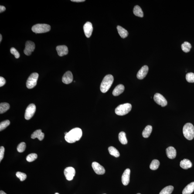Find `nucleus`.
Here are the masks:
<instances>
[{
	"instance_id": "obj_22",
	"label": "nucleus",
	"mask_w": 194,
	"mask_h": 194,
	"mask_svg": "<svg viewBox=\"0 0 194 194\" xmlns=\"http://www.w3.org/2000/svg\"><path fill=\"white\" fill-rule=\"evenodd\" d=\"M117 32H118L119 35L122 38L124 39L127 37L128 35V32L126 30L122 27L118 26L117 27Z\"/></svg>"
},
{
	"instance_id": "obj_24",
	"label": "nucleus",
	"mask_w": 194,
	"mask_h": 194,
	"mask_svg": "<svg viewBox=\"0 0 194 194\" xmlns=\"http://www.w3.org/2000/svg\"><path fill=\"white\" fill-rule=\"evenodd\" d=\"M133 12L136 16L143 17H144V13L141 7L138 5H136L134 7Z\"/></svg>"
},
{
	"instance_id": "obj_17",
	"label": "nucleus",
	"mask_w": 194,
	"mask_h": 194,
	"mask_svg": "<svg viewBox=\"0 0 194 194\" xmlns=\"http://www.w3.org/2000/svg\"><path fill=\"white\" fill-rule=\"evenodd\" d=\"M166 154L167 156L170 159H174L176 156L177 151L174 147L170 146L166 148Z\"/></svg>"
},
{
	"instance_id": "obj_12",
	"label": "nucleus",
	"mask_w": 194,
	"mask_h": 194,
	"mask_svg": "<svg viewBox=\"0 0 194 194\" xmlns=\"http://www.w3.org/2000/svg\"><path fill=\"white\" fill-rule=\"evenodd\" d=\"M83 30L86 37L89 38L91 36L93 31L92 24L90 22H87L83 26Z\"/></svg>"
},
{
	"instance_id": "obj_30",
	"label": "nucleus",
	"mask_w": 194,
	"mask_h": 194,
	"mask_svg": "<svg viewBox=\"0 0 194 194\" xmlns=\"http://www.w3.org/2000/svg\"><path fill=\"white\" fill-rule=\"evenodd\" d=\"M160 165L159 161L158 160H153L150 166V168L152 170H156L158 169Z\"/></svg>"
},
{
	"instance_id": "obj_23",
	"label": "nucleus",
	"mask_w": 194,
	"mask_h": 194,
	"mask_svg": "<svg viewBox=\"0 0 194 194\" xmlns=\"http://www.w3.org/2000/svg\"><path fill=\"white\" fill-rule=\"evenodd\" d=\"M152 130V127L151 126H147L142 132L143 137L144 138H148L150 135Z\"/></svg>"
},
{
	"instance_id": "obj_34",
	"label": "nucleus",
	"mask_w": 194,
	"mask_h": 194,
	"mask_svg": "<svg viewBox=\"0 0 194 194\" xmlns=\"http://www.w3.org/2000/svg\"><path fill=\"white\" fill-rule=\"evenodd\" d=\"M186 79L187 81L189 83H194V73H189L186 75Z\"/></svg>"
},
{
	"instance_id": "obj_15",
	"label": "nucleus",
	"mask_w": 194,
	"mask_h": 194,
	"mask_svg": "<svg viewBox=\"0 0 194 194\" xmlns=\"http://www.w3.org/2000/svg\"><path fill=\"white\" fill-rule=\"evenodd\" d=\"M73 80V75L70 71H68L65 73L62 79V82L66 84H69L72 83Z\"/></svg>"
},
{
	"instance_id": "obj_40",
	"label": "nucleus",
	"mask_w": 194,
	"mask_h": 194,
	"mask_svg": "<svg viewBox=\"0 0 194 194\" xmlns=\"http://www.w3.org/2000/svg\"><path fill=\"white\" fill-rule=\"evenodd\" d=\"M71 1L73 2L80 3L85 2V0H71Z\"/></svg>"
},
{
	"instance_id": "obj_32",
	"label": "nucleus",
	"mask_w": 194,
	"mask_h": 194,
	"mask_svg": "<svg viewBox=\"0 0 194 194\" xmlns=\"http://www.w3.org/2000/svg\"><path fill=\"white\" fill-rule=\"evenodd\" d=\"M38 158V155L36 154L32 153L29 154L26 157L27 161L29 162H32L35 161Z\"/></svg>"
},
{
	"instance_id": "obj_33",
	"label": "nucleus",
	"mask_w": 194,
	"mask_h": 194,
	"mask_svg": "<svg viewBox=\"0 0 194 194\" xmlns=\"http://www.w3.org/2000/svg\"><path fill=\"white\" fill-rule=\"evenodd\" d=\"M26 148V144L25 142H22L18 144L17 147V150L19 152H23L25 151Z\"/></svg>"
},
{
	"instance_id": "obj_45",
	"label": "nucleus",
	"mask_w": 194,
	"mask_h": 194,
	"mask_svg": "<svg viewBox=\"0 0 194 194\" xmlns=\"http://www.w3.org/2000/svg\"><path fill=\"white\" fill-rule=\"evenodd\" d=\"M141 194V193H138V194Z\"/></svg>"
},
{
	"instance_id": "obj_9",
	"label": "nucleus",
	"mask_w": 194,
	"mask_h": 194,
	"mask_svg": "<svg viewBox=\"0 0 194 194\" xmlns=\"http://www.w3.org/2000/svg\"><path fill=\"white\" fill-rule=\"evenodd\" d=\"M35 44L32 41H28L25 44V48L24 50V53L26 56H29L32 54L35 49Z\"/></svg>"
},
{
	"instance_id": "obj_3",
	"label": "nucleus",
	"mask_w": 194,
	"mask_h": 194,
	"mask_svg": "<svg viewBox=\"0 0 194 194\" xmlns=\"http://www.w3.org/2000/svg\"><path fill=\"white\" fill-rule=\"evenodd\" d=\"M183 134L185 138L189 140L193 139L194 137V127L191 123H187L184 126Z\"/></svg>"
},
{
	"instance_id": "obj_8",
	"label": "nucleus",
	"mask_w": 194,
	"mask_h": 194,
	"mask_svg": "<svg viewBox=\"0 0 194 194\" xmlns=\"http://www.w3.org/2000/svg\"><path fill=\"white\" fill-rule=\"evenodd\" d=\"M154 101L162 107H165L167 105V101L165 97L159 93H156L154 97Z\"/></svg>"
},
{
	"instance_id": "obj_19",
	"label": "nucleus",
	"mask_w": 194,
	"mask_h": 194,
	"mask_svg": "<svg viewBox=\"0 0 194 194\" xmlns=\"http://www.w3.org/2000/svg\"><path fill=\"white\" fill-rule=\"evenodd\" d=\"M124 85L120 84L116 86L113 90V95L114 96H118L124 92Z\"/></svg>"
},
{
	"instance_id": "obj_1",
	"label": "nucleus",
	"mask_w": 194,
	"mask_h": 194,
	"mask_svg": "<svg viewBox=\"0 0 194 194\" xmlns=\"http://www.w3.org/2000/svg\"><path fill=\"white\" fill-rule=\"evenodd\" d=\"M83 136L81 129L76 128L73 129L65 136V139L68 143H73L80 140Z\"/></svg>"
},
{
	"instance_id": "obj_26",
	"label": "nucleus",
	"mask_w": 194,
	"mask_h": 194,
	"mask_svg": "<svg viewBox=\"0 0 194 194\" xmlns=\"http://www.w3.org/2000/svg\"><path fill=\"white\" fill-rule=\"evenodd\" d=\"M10 108V105L6 103H1L0 104V113L3 114L6 112Z\"/></svg>"
},
{
	"instance_id": "obj_18",
	"label": "nucleus",
	"mask_w": 194,
	"mask_h": 194,
	"mask_svg": "<svg viewBox=\"0 0 194 194\" xmlns=\"http://www.w3.org/2000/svg\"><path fill=\"white\" fill-rule=\"evenodd\" d=\"M44 134L42 132V130H38L35 131L31 136L32 139L38 138L40 141H42L44 137Z\"/></svg>"
},
{
	"instance_id": "obj_35",
	"label": "nucleus",
	"mask_w": 194,
	"mask_h": 194,
	"mask_svg": "<svg viewBox=\"0 0 194 194\" xmlns=\"http://www.w3.org/2000/svg\"><path fill=\"white\" fill-rule=\"evenodd\" d=\"M16 175L17 177L19 178L21 181H25L27 178V175L26 174L21 172H17Z\"/></svg>"
},
{
	"instance_id": "obj_41",
	"label": "nucleus",
	"mask_w": 194,
	"mask_h": 194,
	"mask_svg": "<svg viewBox=\"0 0 194 194\" xmlns=\"http://www.w3.org/2000/svg\"><path fill=\"white\" fill-rule=\"evenodd\" d=\"M0 194H7L5 192L2 191H1L0 192Z\"/></svg>"
},
{
	"instance_id": "obj_14",
	"label": "nucleus",
	"mask_w": 194,
	"mask_h": 194,
	"mask_svg": "<svg viewBox=\"0 0 194 194\" xmlns=\"http://www.w3.org/2000/svg\"><path fill=\"white\" fill-rule=\"evenodd\" d=\"M148 71V66L146 65L143 66L137 73V77L139 80H142L146 76Z\"/></svg>"
},
{
	"instance_id": "obj_42",
	"label": "nucleus",
	"mask_w": 194,
	"mask_h": 194,
	"mask_svg": "<svg viewBox=\"0 0 194 194\" xmlns=\"http://www.w3.org/2000/svg\"><path fill=\"white\" fill-rule=\"evenodd\" d=\"M2 35H0V42H1L2 40Z\"/></svg>"
},
{
	"instance_id": "obj_6",
	"label": "nucleus",
	"mask_w": 194,
	"mask_h": 194,
	"mask_svg": "<svg viewBox=\"0 0 194 194\" xmlns=\"http://www.w3.org/2000/svg\"><path fill=\"white\" fill-rule=\"evenodd\" d=\"M39 77V74L37 73H32L28 78L26 82V86L29 89H32L36 86Z\"/></svg>"
},
{
	"instance_id": "obj_31",
	"label": "nucleus",
	"mask_w": 194,
	"mask_h": 194,
	"mask_svg": "<svg viewBox=\"0 0 194 194\" xmlns=\"http://www.w3.org/2000/svg\"><path fill=\"white\" fill-rule=\"evenodd\" d=\"M10 124V122L9 120H5L1 122L0 124V131H1L5 129Z\"/></svg>"
},
{
	"instance_id": "obj_39",
	"label": "nucleus",
	"mask_w": 194,
	"mask_h": 194,
	"mask_svg": "<svg viewBox=\"0 0 194 194\" xmlns=\"http://www.w3.org/2000/svg\"><path fill=\"white\" fill-rule=\"evenodd\" d=\"M5 9H6V8L5 6H3V5L0 6V13H1L5 11Z\"/></svg>"
},
{
	"instance_id": "obj_37",
	"label": "nucleus",
	"mask_w": 194,
	"mask_h": 194,
	"mask_svg": "<svg viewBox=\"0 0 194 194\" xmlns=\"http://www.w3.org/2000/svg\"><path fill=\"white\" fill-rule=\"evenodd\" d=\"M5 148L3 146H1L0 148V162L3 159L5 154Z\"/></svg>"
},
{
	"instance_id": "obj_2",
	"label": "nucleus",
	"mask_w": 194,
	"mask_h": 194,
	"mask_svg": "<svg viewBox=\"0 0 194 194\" xmlns=\"http://www.w3.org/2000/svg\"><path fill=\"white\" fill-rule=\"evenodd\" d=\"M114 77L111 75L106 76L103 79L100 85V90L103 93H106L111 87L114 81Z\"/></svg>"
},
{
	"instance_id": "obj_20",
	"label": "nucleus",
	"mask_w": 194,
	"mask_h": 194,
	"mask_svg": "<svg viewBox=\"0 0 194 194\" xmlns=\"http://www.w3.org/2000/svg\"><path fill=\"white\" fill-rule=\"evenodd\" d=\"M194 191V182H192L187 185L183 191V194H191Z\"/></svg>"
},
{
	"instance_id": "obj_38",
	"label": "nucleus",
	"mask_w": 194,
	"mask_h": 194,
	"mask_svg": "<svg viewBox=\"0 0 194 194\" xmlns=\"http://www.w3.org/2000/svg\"><path fill=\"white\" fill-rule=\"evenodd\" d=\"M6 83V81L3 77H0V87H2Z\"/></svg>"
},
{
	"instance_id": "obj_25",
	"label": "nucleus",
	"mask_w": 194,
	"mask_h": 194,
	"mask_svg": "<svg viewBox=\"0 0 194 194\" xmlns=\"http://www.w3.org/2000/svg\"><path fill=\"white\" fill-rule=\"evenodd\" d=\"M119 140L122 144H127V141L126 133L124 132H121L119 134Z\"/></svg>"
},
{
	"instance_id": "obj_4",
	"label": "nucleus",
	"mask_w": 194,
	"mask_h": 194,
	"mask_svg": "<svg viewBox=\"0 0 194 194\" xmlns=\"http://www.w3.org/2000/svg\"><path fill=\"white\" fill-rule=\"evenodd\" d=\"M132 106L129 103H126L119 105L115 109V113L117 115L123 116L130 112L132 109Z\"/></svg>"
},
{
	"instance_id": "obj_7",
	"label": "nucleus",
	"mask_w": 194,
	"mask_h": 194,
	"mask_svg": "<svg viewBox=\"0 0 194 194\" xmlns=\"http://www.w3.org/2000/svg\"><path fill=\"white\" fill-rule=\"evenodd\" d=\"M36 107L33 104H30L27 107L25 111V117L26 120H29L32 118L36 111Z\"/></svg>"
},
{
	"instance_id": "obj_13",
	"label": "nucleus",
	"mask_w": 194,
	"mask_h": 194,
	"mask_svg": "<svg viewBox=\"0 0 194 194\" xmlns=\"http://www.w3.org/2000/svg\"><path fill=\"white\" fill-rule=\"evenodd\" d=\"M130 173L131 171L129 168H127L123 174L122 177V181L124 185H127L129 183Z\"/></svg>"
},
{
	"instance_id": "obj_27",
	"label": "nucleus",
	"mask_w": 194,
	"mask_h": 194,
	"mask_svg": "<svg viewBox=\"0 0 194 194\" xmlns=\"http://www.w3.org/2000/svg\"><path fill=\"white\" fill-rule=\"evenodd\" d=\"M174 190V187L172 185L166 187L160 192L159 194H171Z\"/></svg>"
},
{
	"instance_id": "obj_11",
	"label": "nucleus",
	"mask_w": 194,
	"mask_h": 194,
	"mask_svg": "<svg viewBox=\"0 0 194 194\" xmlns=\"http://www.w3.org/2000/svg\"><path fill=\"white\" fill-rule=\"evenodd\" d=\"M92 166L93 171L98 175H103L105 173V170L104 167L98 162H94L92 164Z\"/></svg>"
},
{
	"instance_id": "obj_5",
	"label": "nucleus",
	"mask_w": 194,
	"mask_h": 194,
	"mask_svg": "<svg viewBox=\"0 0 194 194\" xmlns=\"http://www.w3.org/2000/svg\"><path fill=\"white\" fill-rule=\"evenodd\" d=\"M51 29L50 25L46 24H37L32 28V32L36 34H42L49 32Z\"/></svg>"
},
{
	"instance_id": "obj_28",
	"label": "nucleus",
	"mask_w": 194,
	"mask_h": 194,
	"mask_svg": "<svg viewBox=\"0 0 194 194\" xmlns=\"http://www.w3.org/2000/svg\"><path fill=\"white\" fill-rule=\"evenodd\" d=\"M108 150L110 155L116 158H118L120 156V154L117 150L114 147L110 146L108 148Z\"/></svg>"
},
{
	"instance_id": "obj_10",
	"label": "nucleus",
	"mask_w": 194,
	"mask_h": 194,
	"mask_svg": "<svg viewBox=\"0 0 194 194\" xmlns=\"http://www.w3.org/2000/svg\"><path fill=\"white\" fill-rule=\"evenodd\" d=\"M76 171L75 168L72 167L66 168L64 170V174L66 179L69 181L73 180L75 175Z\"/></svg>"
},
{
	"instance_id": "obj_46",
	"label": "nucleus",
	"mask_w": 194,
	"mask_h": 194,
	"mask_svg": "<svg viewBox=\"0 0 194 194\" xmlns=\"http://www.w3.org/2000/svg\"></svg>"
},
{
	"instance_id": "obj_36",
	"label": "nucleus",
	"mask_w": 194,
	"mask_h": 194,
	"mask_svg": "<svg viewBox=\"0 0 194 194\" xmlns=\"http://www.w3.org/2000/svg\"><path fill=\"white\" fill-rule=\"evenodd\" d=\"M11 53L12 54H13L15 56V58H19L20 56V54L17 51L15 48H12L10 50Z\"/></svg>"
},
{
	"instance_id": "obj_29",
	"label": "nucleus",
	"mask_w": 194,
	"mask_h": 194,
	"mask_svg": "<svg viewBox=\"0 0 194 194\" xmlns=\"http://www.w3.org/2000/svg\"><path fill=\"white\" fill-rule=\"evenodd\" d=\"M182 49L183 51L185 53H188L190 51L191 48H192V46L190 43L188 42H185L182 44Z\"/></svg>"
},
{
	"instance_id": "obj_21",
	"label": "nucleus",
	"mask_w": 194,
	"mask_h": 194,
	"mask_svg": "<svg viewBox=\"0 0 194 194\" xmlns=\"http://www.w3.org/2000/svg\"><path fill=\"white\" fill-rule=\"evenodd\" d=\"M180 165L183 169H188L192 167V164L189 160L184 159L181 161Z\"/></svg>"
},
{
	"instance_id": "obj_16",
	"label": "nucleus",
	"mask_w": 194,
	"mask_h": 194,
	"mask_svg": "<svg viewBox=\"0 0 194 194\" xmlns=\"http://www.w3.org/2000/svg\"><path fill=\"white\" fill-rule=\"evenodd\" d=\"M58 54L59 56H62L67 55L68 53V50L66 45H59L56 47Z\"/></svg>"
},
{
	"instance_id": "obj_44",
	"label": "nucleus",
	"mask_w": 194,
	"mask_h": 194,
	"mask_svg": "<svg viewBox=\"0 0 194 194\" xmlns=\"http://www.w3.org/2000/svg\"><path fill=\"white\" fill-rule=\"evenodd\" d=\"M55 194H59V193H55Z\"/></svg>"
},
{
	"instance_id": "obj_43",
	"label": "nucleus",
	"mask_w": 194,
	"mask_h": 194,
	"mask_svg": "<svg viewBox=\"0 0 194 194\" xmlns=\"http://www.w3.org/2000/svg\"><path fill=\"white\" fill-rule=\"evenodd\" d=\"M68 133V132H65V133H64L65 135H66V134H67V133Z\"/></svg>"
}]
</instances>
